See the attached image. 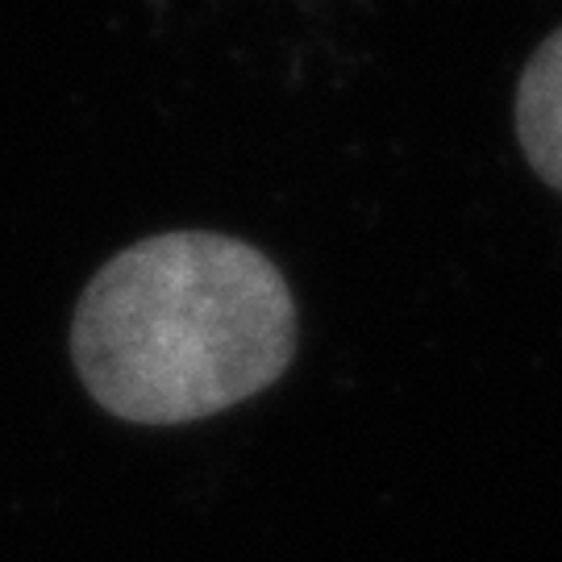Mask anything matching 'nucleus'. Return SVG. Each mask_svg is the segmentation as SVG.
<instances>
[{
	"instance_id": "nucleus-1",
	"label": "nucleus",
	"mask_w": 562,
	"mask_h": 562,
	"mask_svg": "<svg viewBox=\"0 0 562 562\" xmlns=\"http://www.w3.org/2000/svg\"><path fill=\"white\" fill-rule=\"evenodd\" d=\"M296 355L280 267L225 234L183 229L109 259L83 288L71 359L92 401L134 425H183L259 396Z\"/></svg>"
},
{
	"instance_id": "nucleus-2",
	"label": "nucleus",
	"mask_w": 562,
	"mask_h": 562,
	"mask_svg": "<svg viewBox=\"0 0 562 562\" xmlns=\"http://www.w3.org/2000/svg\"><path fill=\"white\" fill-rule=\"evenodd\" d=\"M517 138L533 171L562 192V30L525 63L517 83Z\"/></svg>"
}]
</instances>
